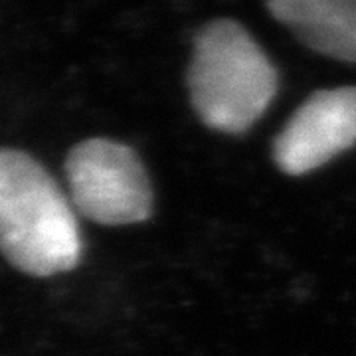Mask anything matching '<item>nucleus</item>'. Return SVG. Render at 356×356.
<instances>
[{"mask_svg": "<svg viewBox=\"0 0 356 356\" xmlns=\"http://www.w3.org/2000/svg\"><path fill=\"white\" fill-rule=\"evenodd\" d=\"M83 240L72 204L36 159L0 149V254L18 271L51 277L79 264Z\"/></svg>", "mask_w": 356, "mask_h": 356, "instance_id": "nucleus-1", "label": "nucleus"}, {"mask_svg": "<svg viewBox=\"0 0 356 356\" xmlns=\"http://www.w3.org/2000/svg\"><path fill=\"white\" fill-rule=\"evenodd\" d=\"M188 89L204 125L240 135L273 102L277 72L248 30L224 18L204 26L194 40Z\"/></svg>", "mask_w": 356, "mask_h": 356, "instance_id": "nucleus-2", "label": "nucleus"}, {"mask_svg": "<svg viewBox=\"0 0 356 356\" xmlns=\"http://www.w3.org/2000/svg\"><path fill=\"white\" fill-rule=\"evenodd\" d=\"M72 202L103 226H127L153 214V188L137 153L111 139H88L65 159Z\"/></svg>", "mask_w": 356, "mask_h": 356, "instance_id": "nucleus-3", "label": "nucleus"}, {"mask_svg": "<svg viewBox=\"0 0 356 356\" xmlns=\"http://www.w3.org/2000/svg\"><path fill=\"white\" fill-rule=\"evenodd\" d=\"M356 143V88L313 93L273 143V159L285 175L299 177L329 163Z\"/></svg>", "mask_w": 356, "mask_h": 356, "instance_id": "nucleus-4", "label": "nucleus"}, {"mask_svg": "<svg viewBox=\"0 0 356 356\" xmlns=\"http://www.w3.org/2000/svg\"><path fill=\"white\" fill-rule=\"evenodd\" d=\"M275 20L311 50L356 62V0H266Z\"/></svg>", "mask_w": 356, "mask_h": 356, "instance_id": "nucleus-5", "label": "nucleus"}]
</instances>
